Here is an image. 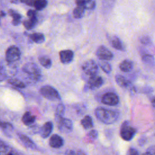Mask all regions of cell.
I'll use <instances>...</instances> for the list:
<instances>
[{
	"label": "cell",
	"instance_id": "obj_1",
	"mask_svg": "<svg viewBox=\"0 0 155 155\" xmlns=\"http://www.w3.org/2000/svg\"><path fill=\"white\" fill-rule=\"evenodd\" d=\"M96 118L105 124H111L116 122L120 116L118 111L103 107H98L95 110Z\"/></svg>",
	"mask_w": 155,
	"mask_h": 155
},
{
	"label": "cell",
	"instance_id": "obj_2",
	"mask_svg": "<svg viewBox=\"0 0 155 155\" xmlns=\"http://www.w3.org/2000/svg\"><path fill=\"white\" fill-rule=\"evenodd\" d=\"M39 92L44 97L50 101H55L60 100L61 99L58 91L50 85L42 86L40 88Z\"/></svg>",
	"mask_w": 155,
	"mask_h": 155
},
{
	"label": "cell",
	"instance_id": "obj_3",
	"mask_svg": "<svg viewBox=\"0 0 155 155\" xmlns=\"http://www.w3.org/2000/svg\"><path fill=\"white\" fill-rule=\"evenodd\" d=\"M136 133V130L130 125L128 121H125L122 123L120 130V135L122 139L128 141L132 139Z\"/></svg>",
	"mask_w": 155,
	"mask_h": 155
},
{
	"label": "cell",
	"instance_id": "obj_4",
	"mask_svg": "<svg viewBox=\"0 0 155 155\" xmlns=\"http://www.w3.org/2000/svg\"><path fill=\"white\" fill-rule=\"evenodd\" d=\"M22 70L24 72L35 79H38L41 76V71L39 68L34 63L29 62L25 64L22 68Z\"/></svg>",
	"mask_w": 155,
	"mask_h": 155
},
{
	"label": "cell",
	"instance_id": "obj_5",
	"mask_svg": "<svg viewBox=\"0 0 155 155\" xmlns=\"http://www.w3.org/2000/svg\"><path fill=\"white\" fill-rule=\"evenodd\" d=\"M21 56L19 49L15 46L8 47L5 52V59L8 63H13L18 61Z\"/></svg>",
	"mask_w": 155,
	"mask_h": 155
},
{
	"label": "cell",
	"instance_id": "obj_6",
	"mask_svg": "<svg viewBox=\"0 0 155 155\" xmlns=\"http://www.w3.org/2000/svg\"><path fill=\"white\" fill-rule=\"evenodd\" d=\"M82 69L87 75L92 76L96 75L98 72V65L93 60L90 59L83 64Z\"/></svg>",
	"mask_w": 155,
	"mask_h": 155
},
{
	"label": "cell",
	"instance_id": "obj_7",
	"mask_svg": "<svg viewBox=\"0 0 155 155\" xmlns=\"http://www.w3.org/2000/svg\"><path fill=\"white\" fill-rule=\"evenodd\" d=\"M101 101L104 104L110 106H114L119 103V99L116 94L112 92H108L102 96Z\"/></svg>",
	"mask_w": 155,
	"mask_h": 155
},
{
	"label": "cell",
	"instance_id": "obj_8",
	"mask_svg": "<svg viewBox=\"0 0 155 155\" xmlns=\"http://www.w3.org/2000/svg\"><path fill=\"white\" fill-rule=\"evenodd\" d=\"M96 56L100 60L110 61L113 58V53L104 45H101L96 50Z\"/></svg>",
	"mask_w": 155,
	"mask_h": 155
},
{
	"label": "cell",
	"instance_id": "obj_9",
	"mask_svg": "<svg viewBox=\"0 0 155 155\" xmlns=\"http://www.w3.org/2000/svg\"><path fill=\"white\" fill-rule=\"evenodd\" d=\"M57 124L59 130L62 133H68L72 130L73 123L69 119L63 117L57 122Z\"/></svg>",
	"mask_w": 155,
	"mask_h": 155
},
{
	"label": "cell",
	"instance_id": "obj_10",
	"mask_svg": "<svg viewBox=\"0 0 155 155\" xmlns=\"http://www.w3.org/2000/svg\"><path fill=\"white\" fill-rule=\"evenodd\" d=\"M103 84L104 80L102 77L97 75H94L90 76L87 82V85L90 89L95 90L101 87Z\"/></svg>",
	"mask_w": 155,
	"mask_h": 155
},
{
	"label": "cell",
	"instance_id": "obj_11",
	"mask_svg": "<svg viewBox=\"0 0 155 155\" xmlns=\"http://www.w3.org/2000/svg\"><path fill=\"white\" fill-rule=\"evenodd\" d=\"M115 80L116 83L122 88H128L131 91H136L134 87L131 84V82L127 80L124 76L120 74H117L115 76Z\"/></svg>",
	"mask_w": 155,
	"mask_h": 155
},
{
	"label": "cell",
	"instance_id": "obj_12",
	"mask_svg": "<svg viewBox=\"0 0 155 155\" xmlns=\"http://www.w3.org/2000/svg\"><path fill=\"white\" fill-rule=\"evenodd\" d=\"M74 57L73 52L70 50H64L59 52V58L61 62L64 64L70 63Z\"/></svg>",
	"mask_w": 155,
	"mask_h": 155
},
{
	"label": "cell",
	"instance_id": "obj_13",
	"mask_svg": "<svg viewBox=\"0 0 155 155\" xmlns=\"http://www.w3.org/2000/svg\"><path fill=\"white\" fill-rule=\"evenodd\" d=\"M49 144L52 148H59L63 146L64 140L58 134H53L50 138Z\"/></svg>",
	"mask_w": 155,
	"mask_h": 155
},
{
	"label": "cell",
	"instance_id": "obj_14",
	"mask_svg": "<svg viewBox=\"0 0 155 155\" xmlns=\"http://www.w3.org/2000/svg\"><path fill=\"white\" fill-rule=\"evenodd\" d=\"M53 130V124L51 122H47L41 127L40 133L43 138L48 137Z\"/></svg>",
	"mask_w": 155,
	"mask_h": 155
},
{
	"label": "cell",
	"instance_id": "obj_15",
	"mask_svg": "<svg viewBox=\"0 0 155 155\" xmlns=\"http://www.w3.org/2000/svg\"><path fill=\"white\" fill-rule=\"evenodd\" d=\"M18 137L19 139L21 140L22 143L25 145L27 147L31 149H36V147L35 143L30 139L28 136L23 134H18Z\"/></svg>",
	"mask_w": 155,
	"mask_h": 155
},
{
	"label": "cell",
	"instance_id": "obj_16",
	"mask_svg": "<svg viewBox=\"0 0 155 155\" xmlns=\"http://www.w3.org/2000/svg\"><path fill=\"white\" fill-rule=\"evenodd\" d=\"M111 44L113 48H114L116 50L124 51L125 50V46L121 40L116 36H114L111 39Z\"/></svg>",
	"mask_w": 155,
	"mask_h": 155
},
{
	"label": "cell",
	"instance_id": "obj_17",
	"mask_svg": "<svg viewBox=\"0 0 155 155\" xmlns=\"http://www.w3.org/2000/svg\"><path fill=\"white\" fill-rule=\"evenodd\" d=\"M133 68V62L129 59L124 60L119 65V68L124 72H129Z\"/></svg>",
	"mask_w": 155,
	"mask_h": 155
},
{
	"label": "cell",
	"instance_id": "obj_18",
	"mask_svg": "<svg viewBox=\"0 0 155 155\" xmlns=\"http://www.w3.org/2000/svg\"><path fill=\"white\" fill-rule=\"evenodd\" d=\"M35 119L36 117L28 111H26L22 117V121L25 125H30L35 121Z\"/></svg>",
	"mask_w": 155,
	"mask_h": 155
},
{
	"label": "cell",
	"instance_id": "obj_19",
	"mask_svg": "<svg viewBox=\"0 0 155 155\" xmlns=\"http://www.w3.org/2000/svg\"><path fill=\"white\" fill-rule=\"evenodd\" d=\"M81 124L83 127V128L85 130H88L91 128L93 127V122L92 118L88 115L84 116V118L81 121Z\"/></svg>",
	"mask_w": 155,
	"mask_h": 155
},
{
	"label": "cell",
	"instance_id": "obj_20",
	"mask_svg": "<svg viewBox=\"0 0 155 155\" xmlns=\"http://www.w3.org/2000/svg\"><path fill=\"white\" fill-rule=\"evenodd\" d=\"M30 39L36 44H41L45 41V36L41 33H34L30 35Z\"/></svg>",
	"mask_w": 155,
	"mask_h": 155
},
{
	"label": "cell",
	"instance_id": "obj_21",
	"mask_svg": "<svg viewBox=\"0 0 155 155\" xmlns=\"http://www.w3.org/2000/svg\"><path fill=\"white\" fill-rule=\"evenodd\" d=\"M64 112H65L64 105L62 104H58L56 110V114H55V119L56 122L64 117L63 116L64 114Z\"/></svg>",
	"mask_w": 155,
	"mask_h": 155
},
{
	"label": "cell",
	"instance_id": "obj_22",
	"mask_svg": "<svg viewBox=\"0 0 155 155\" xmlns=\"http://www.w3.org/2000/svg\"><path fill=\"white\" fill-rule=\"evenodd\" d=\"M8 13L13 18L12 24L13 25H18L19 24H20V23L21 22V15L19 14L18 13L15 12L13 10H10L8 11Z\"/></svg>",
	"mask_w": 155,
	"mask_h": 155
},
{
	"label": "cell",
	"instance_id": "obj_23",
	"mask_svg": "<svg viewBox=\"0 0 155 155\" xmlns=\"http://www.w3.org/2000/svg\"><path fill=\"white\" fill-rule=\"evenodd\" d=\"M85 7L84 6H77L73 12V15L75 18L80 19L82 18L85 13Z\"/></svg>",
	"mask_w": 155,
	"mask_h": 155
},
{
	"label": "cell",
	"instance_id": "obj_24",
	"mask_svg": "<svg viewBox=\"0 0 155 155\" xmlns=\"http://www.w3.org/2000/svg\"><path fill=\"white\" fill-rule=\"evenodd\" d=\"M38 61L41 65L45 68L49 69L51 67V61L50 59L46 56H39L38 58Z\"/></svg>",
	"mask_w": 155,
	"mask_h": 155
},
{
	"label": "cell",
	"instance_id": "obj_25",
	"mask_svg": "<svg viewBox=\"0 0 155 155\" xmlns=\"http://www.w3.org/2000/svg\"><path fill=\"white\" fill-rule=\"evenodd\" d=\"M98 65L105 73L109 74L111 73V65L107 61L100 60L98 62Z\"/></svg>",
	"mask_w": 155,
	"mask_h": 155
},
{
	"label": "cell",
	"instance_id": "obj_26",
	"mask_svg": "<svg viewBox=\"0 0 155 155\" xmlns=\"http://www.w3.org/2000/svg\"><path fill=\"white\" fill-rule=\"evenodd\" d=\"M7 81L10 84H11L12 85H13L16 87L20 88H23L25 87V84L18 79L11 78V79H8L7 80Z\"/></svg>",
	"mask_w": 155,
	"mask_h": 155
},
{
	"label": "cell",
	"instance_id": "obj_27",
	"mask_svg": "<svg viewBox=\"0 0 155 155\" xmlns=\"http://www.w3.org/2000/svg\"><path fill=\"white\" fill-rule=\"evenodd\" d=\"M142 60L143 62V63L150 65H154L155 64V59L153 56L149 54H145L142 57Z\"/></svg>",
	"mask_w": 155,
	"mask_h": 155
},
{
	"label": "cell",
	"instance_id": "obj_28",
	"mask_svg": "<svg viewBox=\"0 0 155 155\" xmlns=\"http://www.w3.org/2000/svg\"><path fill=\"white\" fill-rule=\"evenodd\" d=\"M47 5V0H36L34 3V7L37 10H41L44 9Z\"/></svg>",
	"mask_w": 155,
	"mask_h": 155
},
{
	"label": "cell",
	"instance_id": "obj_29",
	"mask_svg": "<svg viewBox=\"0 0 155 155\" xmlns=\"http://www.w3.org/2000/svg\"><path fill=\"white\" fill-rule=\"evenodd\" d=\"M36 22H37V19H28L27 20H25L23 22V25L27 30H31L35 27V25L36 24Z\"/></svg>",
	"mask_w": 155,
	"mask_h": 155
},
{
	"label": "cell",
	"instance_id": "obj_30",
	"mask_svg": "<svg viewBox=\"0 0 155 155\" xmlns=\"http://www.w3.org/2000/svg\"><path fill=\"white\" fill-rule=\"evenodd\" d=\"M96 0H85L84 7L87 10H93L96 7Z\"/></svg>",
	"mask_w": 155,
	"mask_h": 155
},
{
	"label": "cell",
	"instance_id": "obj_31",
	"mask_svg": "<svg viewBox=\"0 0 155 155\" xmlns=\"http://www.w3.org/2000/svg\"><path fill=\"white\" fill-rule=\"evenodd\" d=\"M142 155H155V145L151 146Z\"/></svg>",
	"mask_w": 155,
	"mask_h": 155
},
{
	"label": "cell",
	"instance_id": "obj_32",
	"mask_svg": "<svg viewBox=\"0 0 155 155\" xmlns=\"http://www.w3.org/2000/svg\"><path fill=\"white\" fill-rule=\"evenodd\" d=\"M0 127L1 128L5 131V130H11L12 128V126L7 123V122H0Z\"/></svg>",
	"mask_w": 155,
	"mask_h": 155
},
{
	"label": "cell",
	"instance_id": "obj_33",
	"mask_svg": "<svg viewBox=\"0 0 155 155\" xmlns=\"http://www.w3.org/2000/svg\"><path fill=\"white\" fill-rule=\"evenodd\" d=\"M87 135L90 139L94 140V139H96L97 137L98 133H97V131L96 130H91L88 132Z\"/></svg>",
	"mask_w": 155,
	"mask_h": 155
},
{
	"label": "cell",
	"instance_id": "obj_34",
	"mask_svg": "<svg viewBox=\"0 0 155 155\" xmlns=\"http://www.w3.org/2000/svg\"><path fill=\"white\" fill-rule=\"evenodd\" d=\"M27 16L29 18V19H36V15L35 11L33 10H29L27 12Z\"/></svg>",
	"mask_w": 155,
	"mask_h": 155
},
{
	"label": "cell",
	"instance_id": "obj_35",
	"mask_svg": "<svg viewBox=\"0 0 155 155\" xmlns=\"http://www.w3.org/2000/svg\"><path fill=\"white\" fill-rule=\"evenodd\" d=\"M140 42L143 44H145V45L148 44L150 42V39L149 38L148 36H143L140 39Z\"/></svg>",
	"mask_w": 155,
	"mask_h": 155
},
{
	"label": "cell",
	"instance_id": "obj_36",
	"mask_svg": "<svg viewBox=\"0 0 155 155\" xmlns=\"http://www.w3.org/2000/svg\"><path fill=\"white\" fill-rule=\"evenodd\" d=\"M127 155H139V153L135 148H130L127 152Z\"/></svg>",
	"mask_w": 155,
	"mask_h": 155
},
{
	"label": "cell",
	"instance_id": "obj_37",
	"mask_svg": "<svg viewBox=\"0 0 155 155\" xmlns=\"http://www.w3.org/2000/svg\"><path fill=\"white\" fill-rule=\"evenodd\" d=\"M35 1H36V0H21V1L22 2L25 3L27 5H30V6L33 5Z\"/></svg>",
	"mask_w": 155,
	"mask_h": 155
},
{
	"label": "cell",
	"instance_id": "obj_38",
	"mask_svg": "<svg viewBox=\"0 0 155 155\" xmlns=\"http://www.w3.org/2000/svg\"><path fill=\"white\" fill-rule=\"evenodd\" d=\"M85 0H76L77 6H84Z\"/></svg>",
	"mask_w": 155,
	"mask_h": 155
},
{
	"label": "cell",
	"instance_id": "obj_39",
	"mask_svg": "<svg viewBox=\"0 0 155 155\" xmlns=\"http://www.w3.org/2000/svg\"><path fill=\"white\" fill-rule=\"evenodd\" d=\"M64 155H76V154H75V153H74L73 150H67V151L64 153Z\"/></svg>",
	"mask_w": 155,
	"mask_h": 155
},
{
	"label": "cell",
	"instance_id": "obj_40",
	"mask_svg": "<svg viewBox=\"0 0 155 155\" xmlns=\"http://www.w3.org/2000/svg\"><path fill=\"white\" fill-rule=\"evenodd\" d=\"M145 142V138H140L139 140V143L140 145H143Z\"/></svg>",
	"mask_w": 155,
	"mask_h": 155
},
{
	"label": "cell",
	"instance_id": "obj_41",
	"mask_svg": "<svg viewBox=\"0 0 155 155\" xmlns=\"http://www.w3.org/2000/svg\"><path fill=\"white\" fill-rule=\"evenodd\" d=\"M4 78H5V75H4L2 73H0V81H3Z\"/></svg>",
	"mask_w": 155,
	"mask_h": 155
},
{
	"label": "cell",
	"instance_id": "obj_42",
	"mask_svg": "<svg viewBox=\"0 0 155 155\" xmlns=\"http://www.w3.org/2000/svg\"><path fill=\"white\" fill-rule=\"evenodd\" d=\"M76 155H85V153H84V152H83L82 151L79 150V151H78V153H77Z\"/></svg>",
	"mask_w": 155,
	"mask_h": 155
},
{
	"label": "cell",
	"instance_id": "obj_43",
	"mask_svg": "<svg viewBox=\"0 0 155 155\" xmlns=\"http://www.w3.org/2000/svg\"><path fill=\"white\" fill-rule=\"evenodd\" d=\"M151 104H152L153 107L155 108V97L153 99V100H152V101H151Z\"/></svg>",
	"mask_w": 155,
	"mask_h": 155
}]
</instances>
